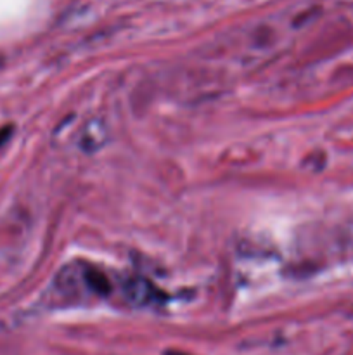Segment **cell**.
<instances>
[{
    "mask_svg": "<svg viewBox=\"0 0 353 355\" xmlns=\"http://www.w3.org/2000/svg\"><path fill=\"white\" fill-rule=\"evenodd\" d=\"M166 355H185V354H182V352H166Z\"/></svg>",
    "mask_w": 353,
    "mask_h": 355,
    "instance_id": "cell-1",
    "label": "cell"
}]
</instances>
